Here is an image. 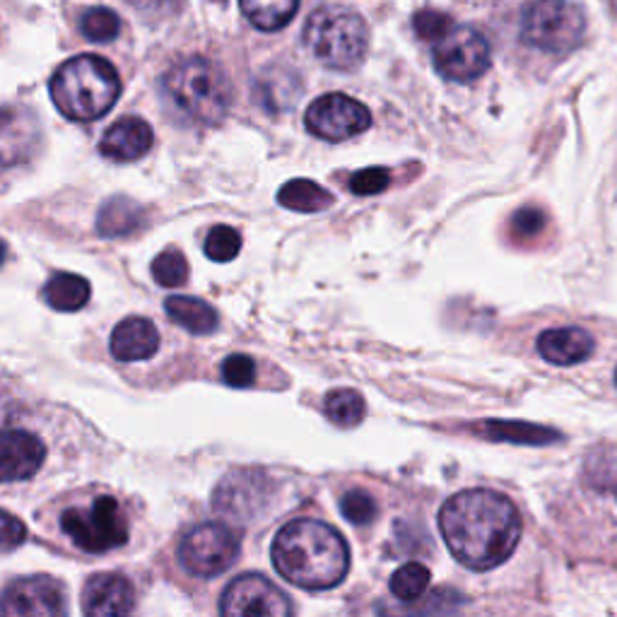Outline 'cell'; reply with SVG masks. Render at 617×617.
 I'll list each match as a JSON object with an SVG mask.
<instances>
[{"label":"cell","mask_w":617,"mask_h":617,"mask_svg":"<svg viewBox=\"0 0 617 617\" xmlns=\"http://www.w3.org/2000/svg\"><path fill=\"white\" fill-rule=\"evenodd\" d=\"M439 531L449 552L473 571L505 565L519 548L523 533L517 505L494 490H463L439 511Z\"/></svg>","instance_id":"cell-1"},{"label":"cell","mask_w":617,"mask_h":617,"mask_svg":"<svg viewBox=\"0 0 617 617\" xmlns=\"http://www.w3.org/2000/svg\"><path fill=\"white\" fill-rule=\"evenodd\" d=\"M277 575L306 591H329L343 584L350 569V550L333 526L297 519L285 523L273 540Z\"/></svg>","instance_id":"cell-2"},{"label":"cell","mask_w":617,"mask_h":617,"mask_svg":"<svg viewBox=\"0 0 617 617\" xmlns=\"http://www.w3.org/2000/svg\"><path fill=\"white\" fill-rule=\"evenodd\" d=\"M51 99L68 121L90 124L109 114L121 97V78L107 58L82 53L70 58L51 78Z\"/></svg>","instance_id":"cell-3"},{"label":"cell","mask_w":617,"mask_h":617,"mask_svg":"<svg viewBox=\"0 0 617 617\" xmlns=\"http://www.w3.org/2000/svg\"><path fill=\"white\" fill-rule=\"evenodd\" d=\"M161 87L176 111L194 124L217 126L232 107V85L225 70L203 56L172 66Z\"/></svg>","instance_id":"cell-4"},{"label":"cell","mask_w":617,"mask_h":617,"mask_svg":"<svg viewBox=\"0 0 617 617\" xmlns=\"http://www.w3.org/2000/svg\"><path fill=\"white\" fill-rule=\"evenodd\" d=\"M304 43L323 66L355 70L370 49V29L358 12L345 8H319L304 25Z\"/></svg>","instance_id":"cell-5"},{"label":"cell","mask_w":617,"mask_h":617,"mask_svg":"<svg viewBox=\"0 0 617 617\" xmlns=\"http://www.w3.org/2000/svg\"><path fill=\"white\" fill-rule=\"evenodd\" d=\"M584 12L569 0H528L521 12V41L542 53L562 56L584 39Z\"/></svg>","instance_id":"cell-6"},{"label":"cell","mask_w":617,"mask_h":617,"mask_svg":"<svg viewBox=\"0 0 617 617\" xmlns=\"http://www.w3.org/2000/svg\"><path fill=\"white\" fill-rule=\"evenodd\" d=\"M58 523L82 552L92 555L121 548L130 536V526L121 505L109 494H101L87 505L68 507Z\"/></svg>","instance_id":"cell-7"},{"label":"cell","mask_w":617,"mask_h":617,"mask_svg":"<svg viewBox=\"0 0 617 617\" xmlns=\"http://www.w3.org/2000/svg\"><path fill=\"white\" fill-rule=\"evenodd\" d=\"M242 552V538L227 523L208 521L186 533L179 546L182 567L190 577L213 579L237 562Z\"/></svg>","instance_id":"cell-8"},{"label":"cell","mask_w":617,"mask_h":617,"mask_svg":"<svg viewBox=\"0 0 617 617\" xmlns=\"http://www.w3.org/2000/svg\"><path fill=\"white\" fill-rule=\"evenodd\" d=\"M434 68L451 82H473L488 72L492 63L490 41L476 27H453L437 41L432 53Z\"/></svg>","instance_id":"cell-9"},{"label":"cell","mask_w":617,"mask_h":617,"mask_svg":"<svg viewBox=\"0 0 617 617\" xmlns=\"http://www.w3.org/2000/svg\"><path fill=\"white\" fill-rule=\"evenodd\" d=\"M304 126L312 136L343 143L364 134L372 126V114L360 99L343 92H331L314 99L304 114Z\"/></svg>","instance_id":"cell-10"},{"label":"cell","mask_w":617,"mask_h":617,"mask_svg":"<svg viewBox=\"0 0 617 617\" xmlns=\"http://www.w3.org/2000/svg\"><path fill=\"white\" fill-rule=\"evenodd\" d=\"M219 613L229 617H287L292 604L266 577L242 575L225 589Z\"/></svg>","instance_id":"cell-11"},{"label":"cell","mask_w":617,"mask_h":617,"mask_svg":"<svg viewBox=\"0 0 617 617\" xmlns=\"http://www.w3.org/2000/svg\"><path fill=\"white\" fill-rule=\"evenodd\" d=\"M271 480L263 478L258 470H234L217 484L213 494V507L219 517L246 523L256 519L268 507Z\"/></svg>","instance_id":"cell-12"},{"label":"cell","mask_w":617,"mask_h":617,"mask_svg":"<svg viewBox=\"0 0 617 617\" xmlns=\"http://www.w3.org/2000/svg\"><path fill=\"white\" fill-rule=\"evenodd\" d=\"M66 591L51 577H27L12 581L3 596V613L8 617H53L66 615Z\"/></svg>","instance_id":"cell-13"},{"label":"cell","mask_w":617,"mask_h":617,"mask_svg":"<svg viewBox=\"0 0 617 617\" xmlns=\"http://www.w3.org/2000/svg\"><path fill=\"white\" fill-rule=\"evenodd\" d=\"M47 447L27 430H6L0 437V480L22 482L39 473Z\"/></svg>","instance_id":"cell-14"},{"label":"cell","mask_w":617,"mask_h":617,"mask_svg":"<svg viewBox=\"0 0 617 617\" xmlns=\"http://www.w3.org/2000/svg\"><path fill=\"white\" fill-rule=\"evenodd\" d=\"M136 606V591L121 575H95L82 589V613L92 617L126 615Z\"/></svg>","instance_id":"cell-15"},{"label":"cell","mask_w":617,"mask_h":617,"mask_svg":"<svg viewBox=\"0 0 617 617\" xmlns=\"http://www.w3.org/2000/svg\"><path fill=\"white\" fill-rule=\"evenodd\" d=\"M155 134L150 124L140 116H124L107 128L99 140V153L111 161H136L150 153Z\"/></svg>","instance_id":"cell-16"},{"label":"cell","mask_w":617,"mask_h":617,"mask_svg":"<svg viewBox=\"0 0 617 617\" xmlns=\"http://www.w3.org/2000/svg\"><path fill=\"white\" fill-rule=\"evenodd\" d=\"M111 355L119 362L150 360L159 350V331L143 316H128L111 333Z\"/></svg>","instance_id":"cell-17"},{"label":"cell","mask_w":617,"mask_h":617,"mask_svg":"<svg viewBox=\"0 0 617 617\" xmlns=\"http://www.w3.org/2000/svg\"><path fill=\"white\" fill-rule=\"evenodd\" d=\"M538 352L550 364L571 366L591 358L594 337L579 326L548 329L538 335Z\"/></svg>","instance_id":"cell-18"},{"label":"cell","mask_w":617,"mask_h":617,"mask_svg":"<svg viewBox=\"0 0 617 617\" xmlns=\"http://www.w3.org/2000/svg\"><path fill=\"white\" fill-rule=\"evenodd\" d=\"M145 225V208L134 198L114 196L109 198L97 215V232L101 237L116 239L128 237V234L138 232Z\"/></svg>","instance_id":"cell-19"},{"label":"cell","mask_w":617,"mask_h":617,"mask_svg":"<svg viewBox=\"0 0 617 617\" xmlns=\"http://www.w3.org/2000/svg\"><path fill=\"white\" fill-rule=\"evenodd\" d=\"M165 312L174 323H179L182 329H186L188 333H196V335L213 333L219 323V316L215 308L198 297L172 295L165 302Z\"/></svg>","instance_id":"cell-20"},{"label":"cell","mask_w":617,"mask_h":617,"mask_svg":"<svg viewBox=\"0 0 617 617\" xmlns=\"http://www.w3.org/2000/svg\"><path fill=\"white\" fill-rule=\"evenodd\" d=\"M244 18L261 32H281L300 10V0H239Z\"/></svg>","instance_id":"cell-21"},{"label":"cell","mask_w":617,"mask_h":617,"mask_svg":"<svg viewBox=\"0 0 617 617\" xmlns=\"http://www.w3.org/2000/svg\"><path fill=\"white\" fill-rule=\"evenodd\" d=\"M90 283L76 273H56L43 287V300L56 312H78V308L90 302Z\"/></svg>","instance_id":"cell-22"},{"label":"cell","mask_w":617,"mask_h":617,"mask_svg":"<svg viewBox=\"0 0 617 617\" xmlns=\"http://www.w3.org/2000/svg\"><path fill=\"white\" fill-rule=\"evenodd\" d=\"M277 203H281L283 208L295 210V213H321V210L331 208L335 198L331 190L319 186L316 182L292 179L281 188V194H277Z\"/></svg>","instance_id":"cell-23"},{"label":"cell","mask_w":617,"mask_h":617,"mask_svg":"<svg viewBox=\"0 0 617 617\" xmlns=\"http://www.w3.org/2000/svg\"><path fill=\"white\" fill-rule=\"evenodd\" d=\"M482 432L490 439H507V442L533 444V447L550 444L555 439H560V432L536 428V424H526V422H484Z\"/></svg>","instance_id":"cell-24"},{"label":"cell","mask_w":617,"mask_h":617,"mask_svg":"<svg viewBox=\"0 0 617 617\" xmlns=\"http://www.w3.org/2000/svg\"><path fill=\"white\" fill-rule=\"evenodd\" d=\"M366 403L358 391L335 389L326 395V415L337 428H358L364 420Z\"/></svg>","instance_id":"cell-25"},{"label":"cell","mask_w":617,"mask_h":617,"mask_svg":"<svg viewBox=\"0 0 617 617\" xmlns=\"http://www.w3.org/2000/svg\"><path fill=\"white\" fill-rule=\"evenodd\" d=\"M391 594L401 600V604H415L424 596L430 586V569L420 562H408L401 569L393 571L391 577Z\"/></svg>","instance_id":"cell-26"},{"label":"cell","mask_w":617,"mask_h":617,"mask_svg":"<svg viewBox=\"0 0 617 617\" xmlns=\"http://www.w3.org/2000/svg\"><path fill=\"white\" fill-rule=\"evenodd\" d=\"M80 32L95 43L114 41L121 35V18L109 8H90L80 14Z\"/></svg>","instance_id":"cell-27"},{"label":"cell","mask_w":617,"mask_h":617,"mask_svg":"<svg viewBox=\"0 0 617 617\" xmlns=\"http://www.w3.org/2000/svg\"><path fill=\"white\" fill-rule=\"evenodd\" d=\"M153 277L161 287H182L188 281V261L179 248H165L153 261Z\"/></svg>","instance_id":"cell-28"},{"label":"cell","mask_w":617,"mask_h":617,"mask_svg":"<svg viewBox=\"0 0 617 617\" xmlns=\"http://www.w3.org/2000/svg\"><path fill=\"white\" fill-rule=\"evenodd\" d=\"M205 256L217 263H227L237 258L242 252V234L229 225H215L205 237Z\"/></svg>","instance_id":"cell-29"},{"label":"cell","mask_w":617,"mask_h":617,"mask_svg":"<svg viewBox=\"0 0 617 617\" xmlns=\"http://www.w3.org/2000/svg\"><path fill=\"white\" fill-rule=\"evenodd\" d=\"M341 513L355 526H366L376 519L379 507L374 502L372 494H366L364 490H350L341 499Z\"/></svg>","instance_id":"cell-30"},{"label":"cell","mask_w":617,"mask_h":617,"mask_svg":"<svg viewBox=\"0 0 617 617\" xmlns=\"http://www.w3.org/2000/svg\"><path fill=\"white\" fill-rule=\"evenodd\" d=\"M413 27H415V35L424 41H439L444 39L453 27V20L449 18V14L439 12V10H420L415 18H413Z\"/></svg>","instance_id":"cell-31"},{"label":"cell","mask_w":617,"mask_h":617,"mask_svg":"<svg viewBox=\"0 0 617 617\" xmlns=\"http://www.w3.org/2000/svg\"><path fill=\"white\" fill-rule=\"evenodd\" d=\"M391 184V172L384 167H370V169H360L358 174L350 176V190L355 196H379L381 190H386Z\"/></svg>","instance_id":"cell-32"},{"label":"cell","mask_w":617,"mask_h":617,"mask_svg":"<svg viewBox=\"0 0 617 617\" xmlns=\"http://www.w3.org/2000/svg\"><path fill=\"white\" fill-rule=\"evenodd\" d=\"M256 362L248 355H232L223 362V379L227 386L248 389L256 381Z\"/></svg>","instance_id":"cell-33"},{"label":"cell","mask_w":617,"mask_h":617,"mask_svg":"<svg viewBox=\"0 0 617 617\" xmlns=\"http://www.w3.org/2000/svg\"><path fill=\"white\" fill-rule=\"evenodd\" d=\"M546 227V215L538 208H521L511 219V232L517 237H536Z\"/></svg>","instance_id":"cell-34"},{"label":"cell","mask_w":617,"mask_h":617,"mask_svg":"<svg viewBox=\"0 0 617 617\" xmlns=\"http://www.w3.org/2000/svg\"><path fill=\"white\" fill-rule=\"evenodd\" d=\"M27 538V528L20 519H14L10 511H3V550L12 552L20 548Z\"/></svg>","instance_id":"cell-35"},{"label":"cell","mask_w":617,"mask_h":617,"mask_svg":"<svg viewBox=\"0 0 617 617\" xmlns=\"http://www.w3.org/2000/svg\"><path fill=\"white\" fill-rule=\"evenodd\" d=\"M615 381H617V372H615Z\"/></svg>","instance_id":"cell-36"}]
</instances>
